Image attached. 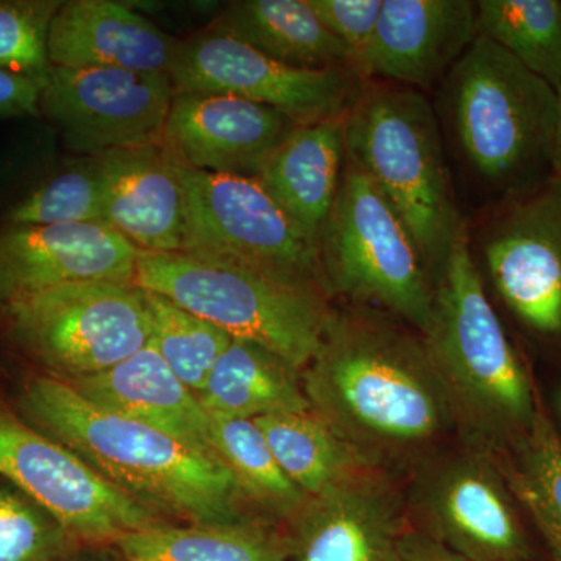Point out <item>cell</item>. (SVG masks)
Listing matches in <instances>:
<instances>
[{
  "label": "cell",
  "instance_id": "cell-1",
  "mask_svg": "<svg viewBox=\"0 0 561 561\" xmlns=\"http://www.w3.org/2000/svg\"><path fill=\"white\" fill-rule=\"evenodd\" d=\"M301 375L312 411L376 467L427 457L456 427L423 335L378 309H332Z\"/></svg>",
  "mask_w": 561,
  "mask_h": 561
},
{
  "label": "cell",
  "instance_id": "cell-2",
  "mask_svg": "<svg viewBox=\"0 0 561 561\" xmlns=\"http://www.w3.org/2000/svg\"><path fill=\"white\" fill-rule=\"evenodd\" d=\"M14 411L165 522L260 523L219 457L99 408L66 382L33 376L18 393Z\"/></svg>",
  "mask_w": 561,
  "mask_h": 561
},
{
  "label": "cell",
  "instance_id": "cell-3",
  "mask_svg": "<svg viewBox=\"0 0 561 561\" xmlns=\"http://www.w3.org/2000/svg\"><path fill=\"white\" fill-rule=\"evenodd\" d=\"M465 443L501 456L530 430L541 398L491 305L465 221L435 279L423 332Z\"/></svg>",
  "mask_w": 561,
  "mask_h": 561
},
{
  "label": "cell",
  "instance_id": "cell-4",
  "mask_svg": "<svg viewBox=\"0 0 561 561\" xmlns=\"http://www.w3.org/2000/svg\"><path fill=\"white\" fill-rule=\"evenodd\" d=\"M443 81L461 157L501 203L551 179L557 92L548 81L481 35Z\"/></svg>",
  "mask_w": 561,
  "mask_h": 561
},
{
  "label": "cell",
  "instance_id": "cell-5",
  "mask_svg": "<svg viewBox=\"0 0 561 561\" xmlns=\"http://www.w3.org/2000/svg\"><path fill=\"white\" fill-rule=\"evenodd\" d=\"M343 125L346 158L400 214L437 279L463 220L431 102L423 92L389 81L365 83Z\"/></svg>",
  "mask_w": 561,
  "mask_h": 561
},
{
  "label": "cell",
  "instance_id": "cell-6",
  "mask_svg": "<svg viewBox=\"0 0 561 561\" xmlns=\"http://www.w3.org/2000/svg\"><path fill=\"white\" fill-rule=\"evenodd\" d=\"M135 286L164 295L232 339L264 346L305 370L332 309L328 289L241 262L140 251Z\"/></svg>",
  "mask_w": 561,
  "mask_h": 561
},
{
  "label": "cell",
  "instance_id": "cell-7",
  "mask_svg": "<svg viewBox=\"0 0 561 561\" xmlns=\"http://www.w3.org/2000/svg\"><path fill=\"white\" fill-rule=\"evenodd\" d=\"M319 250L330 290L408 321L420 334L427 330L435 297L430 265L400 214L346 157Z\"/></svg>",
  "mask_w": 561,
  "mask_h": 561
},
{
  "label": "cell",
  "instance_id": "cell-8",
  "mask_svg": "<svg viewBox=\"0 0 561 561\" xmlns=\"http://www.w3.org/2000/svg\"><path fill=\"white\" fill-rule=\"evenodd\" d=\"M0 319L14 350L66 383L108 370L153 337L146 295L135 284L51 287L0 306Z\"/></svg>",
  "mask_w": 561,
  "mask_h": 561
},
{
  "label": "cell",
  "instance_id": "cell-9",
  "mask_svg": "<svg viewBox=\"0 0 561 561\" xmlns=\"http://www.w3.org/2000/svg\"><path fill=\"white\" fill-rule=\"evenodd\" d=\"M179 171L186 192L183 253L241 262L330 290L319 247L260 181L198 171L181 160Z\"/></svg>",
  "mask_w": 561,
  "mask_h": 561
},
{
  "label": "cell",
  "instance_id": "cell-10",
  "mask_svg": "<svg viewBox=\"0 0 561 561\" xmlns=\"http://www.w3.org/2000/svg\"><path fill=\"white\" fill-rule=\"evenodd\" d=\"M409 504L427 537L468 561H530L518 500L493 454L461 446L421 459Z\"/></svg>",
  "mask_w": 561,
  "mask_h": 561
},
{
  "label": "cell",
  "instance_id": "cell-11",
  "mask_svg": "<svg viewBox=\"0 0 561 561\" xmlns=\"http://www.w3.org/2000/svg\"><path fill=\"white\" fill-rule=\"evenodd\" d=\"M0 476L80 542L114 545L131 531L169 523L2 404Z\"/></svg>",
  "mask_w": 561,
  "mask_h": 561
},
{
  "label": "cell",
  "instance_id": "cell-12",
  "mask_svg": "<svg viewBox=\"0 0 561 561\" xmlns=\"http://www.w3.org/2000/svg\"><path fill=\"white\" fill-rule=\"evenodd\" d=\"M169 76L175 92L234 95L278 110L297 124L345 116L367 83L354 69L283 65L214 25L180 41Z\"/></svg>",
  "mask_w": 561,
  "mask_h": 561
},
{
  "label": "cell",
  "instance_id": "cell-13",
  "mask_svg": "<svg viewBox=\"0 0 561 561\" xmlns=\"http://www.w3.org/2000/svg\"><path fill=\"white\" fill-rule=\"evenodd\" d=\"M494 291L529 337L561 345V180L502 202L481 238Z\"/></svg>",
  "mask_w": 561,
  "mask_h": 561
},
{
  "label": "cell",
  "instance_id": "cell-14",
  "mask_svg": "<svg viewBox=\"0 0 561 561\" xmlns=\"http://www.w3.org/2000/svg\"><path fill=\"white\" fill-rule=\"evenodd\" d=\"M173 83L164 72L50 68L39 113L84 157L161 142Z\"/></svg>",
  "mask_w": 561,
  "mask_h": 561
},
{
  "label": "cell",
  "instance_id": "cell-15",
  "mask_svg": "<svg viewBox=\"0 0 561 561\" xmlns=\"http://www.w3.org/2000/svg\"><path fill=\"white\" fill-rule=\"evenodd\" d=\"M404 501L382 468L308 496L289 523L291 561H401Z\"/></svg>",
  "mask_w": 561,
  "mask_h": 561
},
{
  "label": "cell",
  "instance_id": "cell-16",
  "mask_svg": "<svg viewBox=\"0 0 561 561\" xmlns=\"http://www.w3.org/2000/svg\"><path fill=\"white\" fill-rule=\"evenodd\" d=\"M138 256L105 221L0 225V306L65 284H135Z\"/></svg>",
  "mask_w": 561,
  "mask_h": 561
},
{
  "label": "cell",
  "instance_id": "cell-17",
  "mask_svg": "<svg viewBox=\"0 0 561 561\" xmlns=\"http://www.w3.org/2000/svg\"><path fill=\"white\" fill-rule=\"evenodd\" d=\"M478 36V10L470 0H383L371 39L353 68L365 80L430 90Z\"/></svg>",
  "mask_w": 561,
  "mask_h": 561
},
{
  "label": "cell",
  "instance_id": "cell-18",
  "mask_svg": "<svg viewBox=\"0 0 561 561\" xmlns=\"http://www.w3.org/2000/svg\"><path fill=\"white\" fill-rule=\"evenodd\" d=\"M297 122L271 106L213 92H175L162 142L198 171L256 176Z\"/></svg>",
  "mask_w": 561,
  "mask_h": 561
},
{
  "label": "cell",
  "instance_id": "cell-19",
  "mask_svg": "<svg viewBox=\"0 0 561 561\" xmlns=\"http://www.w3.org/2000/svg\"><path fill=\"white\" fill-rule=\"evenodd\" d=\"M105 224L149 253H183L186 192L164 142L98 154Z\"/></svg>",
  "mask_w": 561,
  "mask_h": 561
},
{
  "label": "cell",
  "instance_id": "cell-20",
  "mask_svg": "<svg viewBox=\"0 0 561 561\" xmlns=\"http://www.w3.org/2000/svg\"><path fill=\"white\" fill-rule=\"evenodd\" d=\"M180 41L113 0L61 2L51 20V68L169 73Z\"/></svg>",
  "mask_w": 561,
  "mask_h": 561
},
{
  "label": "cell",
  "instance_id": "cell-21",
  "mask_svg": "<svg viewBox=\"0 0 561 561\" xmlns=\"http://www.w3.org/2000/svg\"><path fill=\"white\" fill-rule=\"evenodd\" d=\"M92 404L217 457L210 415L201 398L180 381L153 343L99 375L69 382Z\"/></svg>",
  "mask_w": 561,
  "mask_h": 561
},
{
  "label": "cell",
  "instance_id": "cell-22",
  "mask_svg": "<svg viewBox=\"0 0 561 561\" xmlns=\"http://www.w3.org/2000/svg\"><path fill=\"white\" fill-rule=\"evenodd\" d=\"M343 117L295 125L254 176L317 247L341 186Z\"/></svg>",
  "mask_w": 561,
  "mask_h": 561
},
{
  "label": "cell",
  "instance_id": "cell-23",
  "mask_svg": "<svg viewBox=\"0 0 561 561\" xmlns=\"http://www.w3.org/2000/svg\"><path fill=\"white\" fill-rule=\"evenodd\" d=\"M213 25L291 68L353 69V54L309 0L232 2Z\"/></svg>",
  "mask_w": 561,
  "mask_h": 561
},
{
  "label": "cell",
  "instance_id": "cell-24",
  "mask_svg": "<svg viewBox=\"0 0 561 561\" xmlns=\"http://www.w3.org/2000/svg\"><path fill=\"white\" fill-rule=\"evenodd\" d=\"M198 398L209 413L232 419L312 411L301 371L273 351L242 339H232L221 353Z\"/></svg>",
  "mask_w": 561,
  "mask_h": 561
},
{
  "label": "cell",
  "instance_id": "cell-25",
  "mask_svg": "<svg viewBox=\"0 0 561 561\" xmlns=\"http://www.w3.org/2000/svg\"><path fill=\"white\" fill-rule=\"evenodd\" d=\"M254 423L287 478L306 496L319 494L362 471L379 468L313 411L276 413L261 416Z\"/></svg>",
  "mask_w": 561,
  "mask_h": 561
},
{
  "label": "cell",
  "instance_id": "cell-26",
  "mask_svg": "<svg viewBox=\"0 0 561 561\" xmlns=\"http://www.w3.org/2000/svg\"><path fill=\"white\" fill-rule=\"evenodd\" d=\"M114 545L130 561H286L287 545L254 524L162 523Z\"/></svg>",
  "mask_w": 561,
  "mask_h": 561
},
{
  "label": "cell",
  "instance_id": "cell-27",
  "mask_svg": "<svg viewBox=\"0 0 561 561\" xmlns=\"http://www.w3.org/2000/svg\"><path fill=\"white\" fill-rule=\"evenodd\" d=\"M210 415L214 453L232 472L243 493L262 515L289 523L305 493L287 478L254 420Z\"/></svg>",
  "mask_w": 561,
  "mask_h": 561
},
{
  "label": "cell",
  "instance_id": "cell-28",
  "mask_svg": "<svg viewBox=\"0 0 561 561\" xmlns=\"http://www.w3.org/2000/svg\"><path fill=\"white\" fill-rule=\"evenodd\" d=\"M478 32L557 90L561 84V0H479Z\"/></svg>",
  "mask_w": 561,
  "mask_h": 561
},
{
  "label": "cell",
  "instance_id": "cell-29",
  "mask_svg": "<svg viewBox=\"0 0 561 561\" xmlns=\"http://www.w3.org/2000/svg\"><path fill=\"white\" fill-rule=\"evenodd\" d=\"M496 459L519 504L561 537V442L542 400L530 430Z\"/></svg>",
  "mask_w": 561,
  "mask_h": 561
},
{
  "label": "cell",
  "instance_id": "cell-30",
  "mask_svg": "<svg viewBox=\"0 0 561 561\" xmlns=\"http://www.w3.org/2000/svg\"><path fill=\"white\" fill-rule=\"evenodd\" d=\"M105 221L98 157L66 161L36 181L7 209L2 225Z\"/></svg>",
  "mask_w": 561,
  "mask_h": 561
},
{
  "label": "cell",
  "instance_id": "cell-31",
  "mask_svg": "<svg viewBox=\"0 0 561 561\" xmlns=\"http://www.w3.org/2000/svg\"><path fill=\"white\" fill-rule=\"evenodd\" d=\"M153 324L154 348L184 386L201 393L221 353L232 337L228 332L201 319L164 295L144 290Z\"/></svg>",
  "mask_w": 561,
  "mask_h": 561
},
{
  "label": "cell",
  "instance_id": "cell-32",
  "mask_svg": "<svg viewBox=\"0 0 561 561\" xmlns=\"http://www.w3.org/2000/svg\"><path fill=\"white\" fill-rule=\"evenodd\" d=\"M76 542L46 508L0 481V561H54Z\"/></svg>",
  "mask_w": 561,
  "mask_h": 561
},
{
  "label": "cell",
  "instance_id": "cell-33",
  "mask_svg": "<svg viewBox=\"0 0 561 561\" xmlns=\"http://www.w3.org/2000/svg\"><path fill=\"white\" fill-rule=\"evenodd\" d=\"M58 0H0V69L46 77L47 39Z\"/></svg>",
  "mask_w": 561,
  "mask_h": 561
},
{
  "label": "cell",
  "instance_id": "cell-34",
  "mask_svg": "<svg viewBox=\"0 0 561 561\" xmlns=\"http://www.w3.org/2000/svg\"><path fill=\"white\" fill-rule=\"evenodd\" d=\"M383 0H309L332 35L348 47L354 58L371 39ZM354 69V68H353Z\"/></svg>",
  "mask_w": 561,
  "mask_h": 561
},
{
  "label": "cell",
  "instance_id": "cell-35",
  "mask_svg": "<svg viewBox=\"0 0 561 561\" xmlns=\"http://www.w3.org/2000/svg\"><path fill=\"white\" fill-rule=\"evenodd\" d=\"M46 77L0 69V117L41 116V92Z\"/></svg>",
  "mask_w": 561,
  "mask_h": 561
},
{
  "label": "cell",
  "instance_id": "cell-36",
  "mask_svg": "<svg viewBox=\"0 0 561 561\" xmlns=\"http://www.w3.org/2000/svg\"><path fill=\"white\" fill-rule=\"evenodd\" d=\"M401 561H468L459 553L427 537L420 530L405 531L401 542Z\"/></svg>",
  "mask_w": 561,
  "mask_h": 561
},
{
  "label": "cell",
  "instance_id": "cell-37",
  "mask_svg": "<svg viewBox=\"0 0 561 561\" xmlns=\"http://www.w3.org/2000/svg\"><path fill=\"white\" fill-rule=\"evenodd\" d=\"M54 561H130L116 545L101 542H76Z\"/></svg>",
  "mask_w": 561,
  "mask_h": 561
},
{
  "label": "cell",
  "instance_id": "cell-38",
  "mask_svg": "<svg viewBox=\"0 0 561 561\" xmlns=\"http://www.w3.org/2000/svg\"><path fill=\"white\" fill-rule=\"evenodd\" d=\"M557 92V124L552 146V176L561 180V84Z\"/></svg>",
  "mask_w": 561,
  "mask_h": 561
},
{
  "label": "cell",
  "instance_id": "cell-39",
  "mask_svg": "<svg viewBox=\"0 0 561 561\" xmlns=\"http://www.w3.org/2000/svg\"><path fill=\"white\" fill-rule=\"evenodd\" d=\"M534 523L537 524L538 530L541 531L542 537H545L546 542H548L549 549L552 551L553 559L557 561H561V537L557 534L556 530L552 529L551 526H548L541 519L531 518Z\"/></svg>",
  "mask_w": 561,
  "mask_h": 561
},
{
  "label": "cell",
  "instance_id": "cell-40",
  "mask_svg": "<svg viewBox=\"0 0 561 561\" xmlns=\"http://www.w3.org/2000/svg\"><path fill=\"white\" fill-rule=\"evenodd\" d=\"M551 419L561 442V386L553 391Z\"/></svg>",
  "mask_w": 561,
  "mask_h": 561
}]
</instances>
